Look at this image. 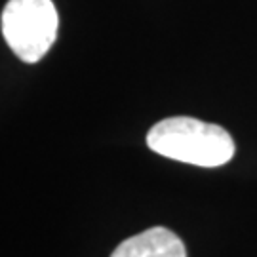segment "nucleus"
I'll return each mask as SVG.
<instances>
[{"label":"nucleus","mask_w":257,"mask_h":257,"mask_svg":"<svg viewBox=\"0 0 257 257\" xmlns=\"http://www.w3.org/2000/svg\"><path fill=\"white\" fill-rule=\"evenodd\" d=\"M147 145L160 156L200 168L227 164L236 151L225 128L191 116L160 120L149 130Z\"/></svg>","instance_id":"1"},{"label":"nucleus","mask_w":257,"mask_h":257,"mask_svg":"<svg viewBox=\"0 0 257 257\" xmlns=\"http://www.w3.org/2000/svg\"><path fill=\"white\" fill-rule=\"evenodd\" d=\"M2 37L25 63H37L57 38V10L52 0H8L2 10Z\"/></svg>","instance_id":"2"},{"label":"nucleus","mask_w":257,"mask_h":257,"mask_svg":"<svg viewBox=\"0 0 257 257\" xmlns=\"http://www.w3.org/2000/svg\"><path fill=\"white\" fill-rule=\"evenodd\" d=\"M110 257H187L181 238L166 227H151L126 238Z\"/></svg>","instance_id":"3"}]
</instances>
